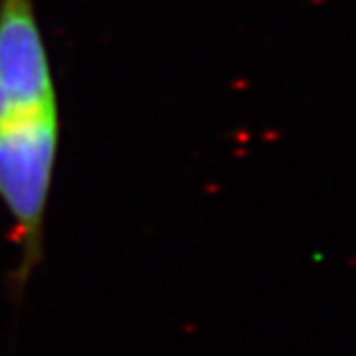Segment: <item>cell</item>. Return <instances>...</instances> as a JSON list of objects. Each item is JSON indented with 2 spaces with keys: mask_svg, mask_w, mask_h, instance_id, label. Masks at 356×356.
<instances>
[{
  "mask_svg": "<svg viewBox=\"0 0 356 356\" xmlns=\"http://www.w3.org/2000/svg\"><path fill=\"white\" fill-rule=\"evenodd\" d=\"M60 144V112L45 110L0 122V202L15 221L17 286L31 277L43 249V221Z\"/></svg>",
  "mask_w": 356,
  "mask_h": 356,
  "instance_id": "obj_1",
  "label": "cell"
},
{
  "mask_svg": "<svg viewBox=\"0 0 356 356\" xmlns=\"http://www.w3.org/2000/svg\"><path fill=\"white\" fill-rule=\"evenodd\" d=\"M58 110L35 0H0V122Z\"/></svg>",
  "mask_w": 356,
  "mask_h": 356,
  "instance_id": "obj_2",
  "label": "cell"
}]
</instances>
